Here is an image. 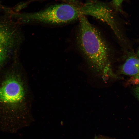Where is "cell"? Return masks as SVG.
Listing matches in <instances>:
<instances>
[{
	"label": "cell",
	"instance_id": "cell-1",
	"mask_svg": "<svg viewBox=\"0 0 139 139\" xmlns=\"http://www.w3.org/2000/svg\"><path fill=\"white\" fill-rule=\"evenodd\" d=\"M79 20L77 44L89 66L105 80L118 78L112 68L109 49L101 34L85 16Z\"/></svg>",
	"mask_w": 139,
	"mask_h": 139
},
{
	"label": "cell",
	"instance_id": "cell-2",
	"mask_svg": "<svg viewBox=\"0 0 139 139\" xmlns=\"http://www.w3.org/2000/svg\"><path fill=\"white\" fill-rule=\"evenodd\" d=\"M5 73L0 80V125L18 128L27 121L20 111L25 90L16 71L10 70Z\"/></svg>",
	"mask_w": 139,
	"mask_h": 139
},
{
	"label": "cell",
	"instance_id": "cell-3",
	"mask_svg": "<svg viewBox=\"0 0 139 139\" xmlns=\"http://www.w3.org/2000/svg\"><path fill=\"white\" fill-rule=\"evenodd\" d=\"M81 16L80 5L63 3L51 5L39 11L23 14L20 18L24 23L58 25L73 22Z\"/></svg>",
	"mask_w": 139,
	"mask_h": 139
},
{
	"label": "cell",
	"instance_id": "cell-4",
	"mask_svg": "<svg viewBox=\"0 0 139 139\" xmlns=\"http://www.w3.org/2000/svg\"><path fill=\"white\" fill-rule=\"evenodd\" d=\"M22 37L16 24L11 21H0V68L16 55Z\"/></svg>",
	"mask_w": 139,
	"mask_h": 139
},
{
	"label": "cell",
	"instance_id": "cell-5",
	"mask_svg": "<svg viewBox=\"0 0 139 139\" xmlns=\"http://www.w3.org/2000/svg\"><path fill=\"white\" fill-rule=\"evenodd\" d=\"M83 15L92 16L105 22L120 41L124 39L119 24L112 10L105 3L96 0L89 1L82 5Z\"/></svg>",
	"mask_w": 139,
	"mask_h": 139
},
{
	"label": "cell",
	"instance_id": "cell-6",
	"mask_svg": "<svg viewBox=\"0 0 139 139\" xmlns=\"http://www.w3.org/2000/svg\"><path fill=\"white\" fill-rule=\"evenodd\" d=\"M119 71L120 73L139 80V58L137 56H129L119 67Z\"/></svg>",
	"mask_w": 139,
	"mask_h": 139
},
{
	"label": "cell",
	"instance_id": "cell-7",
	"mask_svg": "<svg viewBox=\"0 0 139 139\" xmlns=\"http://www.w3.org/2000/svg\"><path fill=\"white\" fill-rule=\"evenodd\" d=\"M124 0H112V4L114 7L117 10H118Z\"/></svg>",
	"mask_w": 139,
	"mask_h": 139
},
{
	"label": "cell",
	"instance_id": "cell-8",
	"mask_svg": "<svg viewBox=\"0 0 139 139\" xmlns=\"http://www.w3.org/2000/svg\"><path fill=\"white\" fill-rule=\"evenodd\" d=\"M135 91L136 95L139 99V86L136 87Z\"/></svg>",
	"mask_w": 139,
	"mask_h": 139
},
{
	"label": "cell",
	"instance_id": "cell-9",
	"mask_svg": "<svg viewBox=\"0 0 139 139\" xmlns=\"http://www.w3.org/2000/svg\"><path fill=\"white\" fill-rule=\"evenodd\" d=\"M136 55L137 56L139 57V47L137 51Z\"/></svg>",
	"mask_w": 139,
	"mask_h": 139
}]
</instances>
